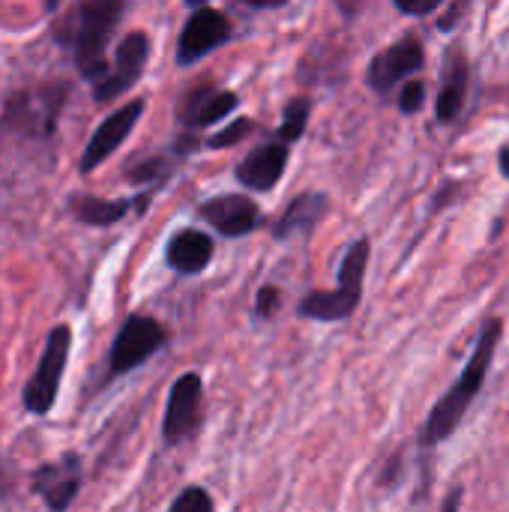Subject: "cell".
Wrapping results in <instances>:
<instances>
[{
	"label": "cell",
	"mask_w": 509,
	"mask_h": 512,
	"mask_svg": "<svg viewBox=\"0 0 509 512\" xmlns=\"http://www.w3.org/2000/svg\"><path fill=\"white\" fill-rule=\"evenodd\" d=\"M504 336V321L501 318H489L477 336V345H474V354L471 360L465 363L462 375L456 378V384L435 402L426 426H423V435H420V444L423 447H438L441 441H447L459 423L465 420L468 408L474 405V399L480 396L483 384H486V375L492 369V360H495V351H498V342Z\"/></svg>",
	"instance_id": "6da1fadb"
},
{
	"label": "cell",
	"mask_w": 509,
	"mask_h": 512,
	"mask_svg": "<svg viewBox=\"0 0 509 512\" xmlns=\"http://www.w3.org/2000/svg\"><path fill=\"white\" fill-rule=\"evenodd\" d=\"M369 255H372V243L366 237H357L342 255L339 288L336 291H315V294L303 297L297 306L300 318L321 321V324H336V321L351 318L363 300V279H366Z\"/></svg>",
	"instance_id": "7a4b0ae2"
},
{
	"label": "cell",
	"mask_w": 509,
	"mask_h": 512,
	"mask_svg": "<svg viewBox=\"0 0 509 512\" xmlns=\"http://www.w3.org/2000/svg\"><path fill=\"white\" fill-rule=\"evenodd\" d=\"M120 15H123V3H117V0H90V3H81L75 9V15L69 18V24H72L69 39H72L78 72L84 78L96 81V84L111 69L105 63V48H108V39H111Z\"/></svg>",
	"instance_id": "3957f363"
},
{
	"label": "cell",
	"mask_w": 509,
	"mask_h": 512,
	"mask_svg": "<svg viewBox=\"0 0 509 512\" xmlns=\"http://www.w3.org/2000/svg\"><path fill=\"white\" fill-rule=\"evenodd\" d=\"M69 348H72V330L54 327L48 342H45V351L39 357V366L24 387V408L30 414H48L51 411L63 369H66V360H69Z\"/></svg>",
	"instance_id": "277c9868"
},
{
	"label": "cell",
	"mask_w": 509,
	"mask_h": 512,
	"mask_svg": "<svg viewBox=\"0 0 509 512\" xmlns=\"http://www.w3.org/2000/svg\"><path fill=\"white\" fill-rule=\"evenodd\" d=\"M165 342H168V336L159 321H153L147 315H129L111 345L108 366L114 375H126V372L144 366L159 348H165Z\"/></svg>",
	"instance_id": "5b68a950"
},
{
	"label": "cell",
	"mask_w": 509,
	"mask_h": 512,
	"mask_svg": "<svg viewBox=\"0 0 509 512\" xmlns=\"http://www.w3.org/2000/svg\"><path fill=\"white\" fill-rule=\"evenodd\" d=\"M234 36V27L225 12L213 6H192V15L183 24V33L177 39V63L192 66L210 51L222 48Z\"/></svg>",
	"instance_id": "8992f818"
},
{
	"label": "cell",
	"mask_w": 509,
	"mask_h": 512,
	"mask_svg": "<svg viewBox=\"0 0 509 512\" xmlns=\"http://www.w3.org/2000/svg\"><path fill=\"white\" fill-rule=\"evenodd\" d=\"M426 63V51H423V39L408 33L399 42H393L390 48H384L381 54L372 57L366 81L375 93L387 96L393 93L402 81H408L414 72H420Z\"/></svg>",
	"instance_id": "52a82bcc"
},
{
	"label": "cell",
	"mask_w": 509,
	"mask_h": 512,
	"mask_svg": "<svg viewBox=\"0 0 509 512\" xmlns=\"http://www.w3.org/2000/svg\"><path fill=\"white\" fill-rule=\"evenodd\" d=\"M201 402H204V384L201 375L186 372L174 381L168 393V408L162 420V435L168 444H183L189 435H195L201 423Z\"/></svg>",
	"instance_id": "ba28073f"
},
{
	"label": "cell",
	"mask_w": 509,
	"mask_h": 512,
	"mask_svg": "<svg viewBox=\"0 0 509 512\" xmlns=\"http://www.w3.org/2000/svg\"><path fill=\"white\" fill-rule=\"evenodd\" d=\"M147 57H150V39H147V33L135 30L129 36H123V42L117 45V54H114V66L108 69V75L93 90L96 102H108V99L126 93L141 78V72L147 66Z\"/></svg>",
	"instance_id": "9c48e42d"
},
{
	"label": "cell",
	"mask_w": 509,
	"mask_h": 512,
	"mask_svg": "<svg viewBox=\"0 0 509 512\" xmlns=\"http://www.w3.org/2000/svg\"><path fill=\"white\" fill-rule=\"evenodd\" d=\"M141 114H144V99H132V102H126L123 108H117L114 114H108L102 123H99V129L90 135V141H87V147H84V156H81V171L84 174H90V171H96L129 135H132V129H135V123L141 120Z\"/></svg>",
	"instance_id": "30bf717a"
},
{
	"label": "cell",
	"mask_w": 509,
	"mask_h": 512,
	"mask_svg": "<svg viewBox=\"0 0 509 512\" xmlns=\"http://www.w3.org/2000/svg\"><path fill=\"white\" fill-rule=\"evenodd\" d=\"M198 213L222 237H246L261 225V207L249 195H216L204 201Z\"/></svg>",
	"instance_id": "8fae6325"
},
{
	"label": "cell",
	"mask_w": 509,
	"mask_h": 512,
	"mask_svg": "<svg viewBox=\"0 0 509 512\" xmlns=\"http://www.w3.org/2000/svg\"><path fill=\"white\" fill-rule=\"evenodd\" d=\"M288 156H291V147L273 138V141L258 144L255 150H249L237 162L234 174H237V180L246 189H252V192H270L282 180V174L288 168Z\"/></svg>",
	"instance_id": "7c38bea8"
},
{
	"label": "cell",
	"mask_w": 509,
	"mask_h": 512,
	"mask_svg": "<svg viewBox=\"0 0 509 512\" xmlns=\"http://www.w3.org/2000/svg\"><path fill=\"white\" fill-rule=\"evenodd\" d=\"M468 81H471L468 57L459 48H450L447 60H444L441 84H438V99H435V117L441 123H453L462 114L465 96H468Z\"/></svg>",
	"instance_id": "4fadbf2b"
},
{
	"label": "cell",
	"mask_w": 509,
	"mask_h": 512,
	"mask_svg": "<svg viewBox=\"0 0 509 512\" xmlns=\"http://www.w3.org/2000/svg\"><path fill=\"white\" fill-rule=\"evenodd\" d=\"M237 108H240V96L234 90L201 87V90H192L183 99L180 123L186 129H207V126H216L219 120H225L228 114H234Z\"/></svg>",
	"instance_id": "5bb4252c"
},
{
	"label": "cell",
	"mask_w": 509,
	"mask_h": 512,
	"mask_svg": "<svg viewBox=\"0 0 509 512\" xmlns=\"http://www.w3.org/2000/svg\"><path fill=\"white\" fill-rule=\"evenodd\" d=\"M213 249L216 243L204 234V231H195V228H183L177 231L171 240H168V249H165V261L174 273L180 276H195L201 273L210 258H213Z\"/></svg>",
	"instance_id": "9a60e30c"
},
{
	"label": "cell",
	"mask_w": 509,
	"mask_h": 512,
	"mask_svg": "<svg viewBox=\"0 0 509 512\" xmlns=\"http://www.w3.org/2000/svg\"><path fill=\"white\" fill-rule=\"evenodd\" d=\"M327 213H330V198H327L324 192H303V195H297V198L285 207V213L276 219L273 237H276V240H288V237H294V234H312L315 225H318Z\"/></svg>",
	"instance_id": "2e32d148"
},
{
	"label": "cell",
	"mask_w": 509,
	"mask_h": 512,
	"mask_svg": "<svg viewBox=\"0 0 509 512\" xmlns=\"http://www.w3.org/2000/svg\"><path fill=\"white\" fill-rule=\"evenodd\" d=\"M69 210H72V216L78 222L105 228V225L120 222L129 213V201H108V198H93V195H75L69 201Z\"/></svg>",
	"instance_id": "e0dca14e"
},
{
	"label": "cell",
	"mask_w": 509,
	"mask_h": 512,
	"mask_svg": "<svg viewBox=\"0 0 509 512\" xmlns=\"http://www.w3.org/2000/svg\"><path fill=\"white\" fill-rule=\"evenodd\" d=\"M309 114H312V99H306V96H300V99H291L288 105H285V111H282V123H279V129H276V141H282V144H297L300 138H303V132H306V126H309Z\"/></svg>",
	"instance_id": "ac0fdd59"
},
{
	"label": "cell",
	"mask_w": 509,
	"mask_h": 512,
	"mask_svg": "<svg viewBox=\"0 0 509 512\" xmlns=\"http://www.w3.org/2000/svg\"><path fill=\"white\" fill-rule=\"evenodd\" d=\"M39 489H42V498H45V504L51 507L54 512H63L69 504H72V498L78 495V474H57L51 483H45V480H39L36 483Z\"/></svg>",
	"instance_id": "d6986e66"
},
{
	"label": "cell",
	"mask_w": 509,
	"mask_h": 512,
	"mask_svg": "<svg viewBox=\"0 0 509 512\" xmlns=\"http://www.w3.org/2000/svg\"><path fill=\"white\" fill-rule=\"evenodd\" d=\"M255 129V120L243 117V120H231L225 129H219L216 135L207 138V147L213 150H225V147H234V144H243V138H249Z\"/></svg>",
	"instance_id": "ffe728a7"
},
{
	"label": "cell",
	"mask_w": 509,
	"mask_h": 512,
	"mask_svg": "<svg viewBox=\"0 0 509 512\" xmlns=\"http://www.w3.org/2000/svg\"><path fill=\"white\" fill-rule=\"evenodd\" d=\"M168 512H216V504H213V498H210L207 489L189 486V489H183V492L174 498V504H171V510Z\"/></svg>",
	"instance_id": "44dd1931"
},
{
	"label": "cell",
	"mask_w": 509,
	"mask_h": 512,
	"mask_svg": "<svg viewBox=\"0 0 509 512\" xmlns=\"http://www.w3.org/2000/svg\"><path fill=\"white\" fill-rule=\"evenodd\" d=\"M423 105H426V81L411 78L399 93V111L402 114H417V111H423Z\"/></svg>",
	"instance_id": "7402d4cb"
},
{
	"label": "cell",
	"mask_w": 509,
	"mask_h": 512,
	"mask_svg": "<svg viewBox=\"0 0 509 512\" xmlns=\"http://www.w3.org/2000/svg\"><path fill=\"white\" fill-rule=\"evenodd\" d=\"M282 303V291L276 285H264L255 297V315L258 318H273Z\"/></svg>",
	"instance_id": "603a6c76"
},
{
	"label": "cell",
	"mask_w": 509,
	"mask_h": 512,
	"mask_svg": "<svg viewBox=\"0 0 509 512\" xmlns=\"http://www.w3.org/2000/svg\"><path fill=\"white\" fill-rule=\"evenodd\" d=\"M165 174H168V165L162 159H150V162L138 165L135 171H129V180L132 183H153V180H159Z\"/></svg>",
	"instance_id": "cb8c5ba5"
},
{
	"label": "cell",
	"mask_w": 509,
	"mask_h": 512,
	"mask_svg": "<svg viewBox=\"0 0 509 512\" xmlns=\"http://www.w3.org/2000/svg\"><path fill=\"white\" fill-rule=\"evenodd\" d=\"M402 15H414V18H423V15H432L441 9V0H396L393 3Z\"/></svg>",
	"instance_id": "d4e9b609"
},
{
	"label": "cell",
	"mask_w": 509,
	"mask_h": 512,
	"mask_svg": "<svg viewBox=\"0 0 509 512\" xmlns=\"http://www.w3.org/2000/svg\"><path fill=\"white\" fill-rule=\"evenodd\" d=\"M465 12V6H459V3H450V12H447V18H441L438 24H441V30H453V21L459 18Z\"/></svg>",
	"instance_id": "484cf974"
},
{
	"label": "cell",
	"mask_w": 509,
	"mask_h": 512,
	"mask_svg": "<svg viewBox=\"0 0 509 512\" xmlns=\"http://www.w3.org/2000/svg\"><path fill=\"white\" fill-rule=\"evenodd\" d=\"M459 510H462V489H453V492L447 495V501H444L441 512H459Z\"/></svg>",
	"instance_id": "4316f807"
},
{
	"label": "cell",
	"mask_w": 509,
	"mask_h": 512,
	"mask_svg": "<svg viewBox=\"0 0 509 512\" xmlns=\"http://www.w3.org/2000/svg\"><path fill=\"white\" fill-rule=\"evenodd\" d=\"M249 9H279L285 6V0H246Z\"/></svg>",
	"instance_id": "83f0119b"
},
{
	"label": "cell",
	"mask_w": 509,
	"mask_h": 512,
	"mask_svg": "<svg viewBox=\"0 0 509 512\" xmlns=\"http://www.w3.org/2000/svg\"><path fill=\"white\" fill-rule=\"evenodd\" d=\"M498 168H501V174L509 180V141L498 150Z\"/></svg>",
	"instance_id": "f1b7e54d"
}]
</instances>
